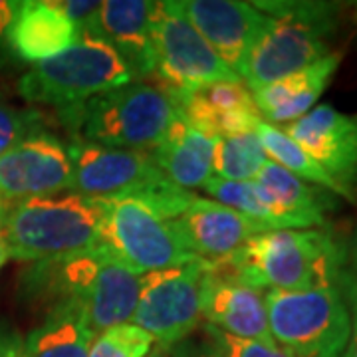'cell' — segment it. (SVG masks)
<instances>
[{
    "label": "cell",
    "mask_w": 357,
    "mask_h": 357,
    "mask_svg": "<svg viewBox=\"0 0 357 357\" xmlns=\"http://www.w3.org/2000/svg\"><path fill=\"white\" fill-rule=\"evenodd\" d=\"M20 294L46 312L54 307L77 310L98 335L131 324L139 274L100 244L74 255L30 262L20 276Z\"/></svg>",
    "instance_id": "cell-1"
},
{
    "label": "cell",
    "mask_w": 357,
    "mask_h": 357,
    "mask_svg": "<svg viewBox=\"0 0 357 357\" xmlns=\"http://www.w3.org/2000/svg\"><path fill=\"white\" fill-rule=\"evenodd\" d=\"M347 264V244L324 229L266 230L246 241L213 268L258 290H307L337 284Z\"/></svg>",
    "instance_id": "cell-2"
},
{
    "label": "cell",
    "mask_w": 357,
    "mask_h": 357,
    "mask_svg": "<svg viewBox=\"0 0 357 357\" xmlns=\"http://www.w3.org/2000/svg\"><path fill=\"white\" fill-rule=\"evenodd\" d=\"M58 115L76 141L143 153L153 151L178 119L169 91L147 82H129Z\"/></svg>",
    "instance_id": "cell-3"
},
{
    "label": "cell",
    "mask_w": 357,
    "mask_h": 357,
    "mask_svg": "<svg viewBox=\"0 0 357 357\" xmlns=\"http://www.w3.org/2000/svg\"><path fill=\"white\" fill-rule=\"evenodd\" d=\"M102 227V201L70 191L13 204L2 234L14 260L38 262L100 246Z\"/></svg>",
    "instance_id": "cell-4"
},
{
    "label": "cell",
    "mask_w": 357,
    "mask_h": 357,
    "mask_svg": "<svg viewBox=\"0 0 357 357\" xmlns=\"http://www.w3.org/2000/svg\"><path fill=\"white\" fill-rule=\"evenodd\" d=\"M270 16L246 62L244 84L250 91L264 88L326 58L337 8L326 2H255Z\"/></svg>",
    "instance_id": "cell-5"
},
{
    "label": "cell",
    "mask_w": 357,
    "mask_h": 357,
    "mask_svg": "<svg viewBox=\"0 0 357 357\" xmlns=\"http://www.w3.org/2000/svg\"><path fill=\"white\" fill-rule=\"evenodd\" d=\"M129 82L135 77L107 42L79 34L68 50L32 66L20 77L18 93L26 102L64 109Z\"/></svg>",
    "instance_id": "cell-6"
},
{
    "label": "cell",
    "mask_w": 357,
    "mask_h": 357,
    "mask_svg": "<svg viewBox=\"0 0 357 357\" xmlns=\"http://www.w3.org/2000/svg\"><path fill=\"white\" fill-rule=\"evenodd\" d=\"M274 342L298 357H344L351 318L337 284L307 290H266Z\"/></svg>",
    "instance_id": "cell-7"
},
{
    "label": "cell",
    "mask_w": 357,
    "mask_h": 357,
    "mask_svg": "<svg viewBox=\"0 0 357 357\" xmlns=\"http://www.w3.org/2000/svg\"><path fill=\"white\" fill-rule=\"evenodd\" d=\"M102 246L135 274L191 262L197 256L187 248L173 218L131 197L105 199Z\"/></svg>",
    "instance_id": "cell-8"
},
{
    "label": "cell",
    "mask_w": 357,
    "mask_h": 357,
    "mask_svg": "<svg viewBox=\"0 0 357 357\" xmlns=\"http://www.w3.org/2000/svg\"><path fill=\"white\" fill-rule=\"evenodd\" d=\"M213 262L195 258L178 266L139 276V294L131 324L153 337L157 347H171L191 337L201 326V294Z\"/></svg>",
    "instance_id": "cell-9"
},
{
    "label": "cell",
    "mask_w": 357,
    "mask_h": 357,
    "mask_svg": "<svg viewBox=\"0 0 357 357\" xmlns=\"http://www.w3.org/2000/svg\"><path fill=\"white\" fill-rule=\"evenodd\" d=\"M151 40L155 74L171 93H189L218 82H243L206 44L177 0L153 2Z\"/></svg>",
    "instance_id": "cell-10"
},
{
    "label": "cell",
    "mask_w": 357,
    "mask_h": 357,
    "mask_svg": "<svg viewBox=\"0 0 357 357\" xmlns=\"http://www.w3.org/2000/svg\"><path fill=\"white\" fill-rule=\"evenodd\" d=\"M68 151L74 167L72 192L88 199H145L169 183L155 165L153 157L143 151L114 149L76 139L68 145Z\"/></svg>",
    "instance_id": "cell-11"
},
{
    "label": "cell",
    "mask_w": 357,
    "mask_h": 357,
    "mask_svg": "<svg viewBox=\"0 0 357 357\" xmlns=\"http://www.w3.org/2000/svg\"><path fill=\"white\" fill-rule=\"evenodd\" d=\"M74 167L68 145L40 131L0 157V199L26 201L72 191Z\"/></svg>",
    "instance_id": "cell-12"
},
{
    "label": "cell",
    "mask_w": 357,
    "mask_h": 357,
    "mask_svg": "<svg viewBox=\"0 0 357 357\" xmlns=\"http://www.w3.org/2000/svg\"><path fill=\"white\" fill-rule=\"evenodd\" d=\"M280 129L357 203V115L321 103Z\"/></svg>",
    "instance_id": "cell-13"
},
{
    "label": "cell",
    "mask_w": 357,
    "mask_h": 357,
    "mask_svg": "<svg viewBox=\"0 0 357 357\" xmlns=\"http://www.w3.org/2000/svg\"><path fill=\"white\" fill-rule=\"evenodd\" d=\"M181 4L206 44L244 82L248 56L270 16L255 2L241 0H181Z\"/></svg>",
    "instance_id": "cell-14"
},
{
    "label": "cell",
    "mask_w": 357,
    "mask_h": 357,
    "mask_svg": "<svg viewBox=\"0 0 357 357\" xmlns=\"http://www.w3.org/2000/svg\"><path fill=\"white\" fill-rule=\"evenodd\" d=\"M169 96L175 102L178 117L213 139L255 133L264 121L244 82H218L189 93L169 91Z\"/></svg>",
    "instance_id": "cell-15"
},
{
    "label": "cell",
    "mask_w": 357,
    "mask_h": 357,
    "mask_svg": "<svg viewBox=\"0 0 357 357\" xmlns=\"http://www.w3.org/2000/svg\"><path fill=\"white\" fill-rule=\"evenodd\" d=\"M201 316L204 324L234 337L276 344L268 326L264 290L220 274L213 264L203 282Z\"/></svg>",
    "instance_id": "cell-16"
},
{
    "label": "cell",
    "mask_w": 357,
    "mask_h": 357,
    "mask_svg": "<svg viewBox=\"0 0 357 357\" xmlns=\"http://www.w3.org/2000/svg\"><path fill=\"white\" fill-rule=\"evenodd\" d=\"M178 234L192 255L206 262H218L234 255L252 236L266 232L264 227L243 217L213 199L195 197L175 218Z\"/></svg>",
    "instance_id": "cell-17"
},
{
    "label": "cell",
    "mask_w": 357,
    "mask_h": 357,
    "mask_svg": "<svg viewBox=\"0 0 357 357\" xmlns=\"http://www.w3.org/2000/svg\"><path fill=\"white\" fill-rule=\"evenodd\" d=\"M256 189L272 211L276 229H319L335 211L337 197L298 178L268 159L255 177Z\"/></svg>",
    "instance_id": "cell-18"
},
{
    "label": "cell",
    "mask_w": 357,
    "mask_h": 357,
    "mask_svg": "<svg viewBox=\"0 0 357 357\" xmlns=\"http://www.w3.org/2000/svg\"><path fill=\"white\" fill-rule=\"evenodd\" d=\"M151 14L153 2L147 0H103L91 32L117 52L135 82L155 74Z\"/></svg>",
    "instance_id": "cell-19"
},
{
    "label": "cell",
    "mask_w": 357,
    "mask_h": 357,
    "mask_svg": "<svg viewBox=\"0 0 357 357\" xmlns=\"http://www.w3.org/2000/svg\"><path fill=\"white\" fill-rule=\"evenodd\" d=\"M342 64V54L332 52L316 64L300 72L284 76L264 88L252 91L255 103L262 119L270 126H288L304 117L316 107L319 96L330 86L337 68Z\"/></svg>",
    "instance_id": "cell-20"
},
{
    "label": "cell",
    "mask_w": 357,
    "mask_h": 357,
    "mask_svg": "<svg viewBox=\"0 0 357 357\" xmlns=\"http://www.w3.org/2000/svg\"><path fill=\"white\" fill-rule=\"evenodd\" d=\"M76 38V24L68 18L60 2L50 0L22 2L8 32L14 54L30 64H40L62 54Z\"/></svg>",
    "instance_id": "cell-21"
},
{
    "label": "cell",
    "mask_w": 357,
    "mask_h": 357,
    "mask_svg": "<svg viewBox=\"0 0 357 357\" xmlns=\"http://www.w3.org/2000/svg\"><path fill=\"white\" fill-rule=\"evenodd\" d=\"M215 141L217 139L192 129L178 117L165 139L153 151H149V155L153 157L159 171L177 187L187 191L195 187L203 189L204 183L215 175Z\"/></svg>",
    "instance_id": "cell-22"
},
{
    "label": "cell",
    "mask_w": 357,
    "mask_h": 357,
    "mask_svg": "<svg viewBox=\"0 0 357 357\" xmlns=\"http://www.w3.org/2000/svg\"><path fill=\"white\" fill-rule=\"evenodd\" d=\"M96 333L72 307H54L24 337L28 357H88Z\"/></svg>",
    "instance_id": "cell-23"
},
{
    "label": "cell",
    "mask_w": 357,
    "mask_h": 357,
    "mask_svg": "<svg viewBox=\"0 0 357 357\" xmlns=\"http://www.w3.org/2000/svg\"><path fill=\"white\" fill-rule=\"evenodd\" d=\"M256 135H258V139L262 141V147H264L270 161L284 167L288 173H292L298 178L310 183V185H316L319 189H326V191H330L335 197H342L345 201H349L347 192L290 135H286L280 128L262 121L256 128Z\"/></svg>",
    "instance_id": "cell-24"
},
{
    "label": "cell",
    "mask_w": 357,
    "mask_h": 357,
    "mask_svg": "<svg viewBox=\"0 0 357 357\" xmlns=\"http://www.w3.org/2000/svg\"><path fill=\"white\" fill-rule=\"evenodd\" d=\"M266 161L268 155L256 131L215 141V177L227 181H255Z\"/></svg>",
    "instance_id": "cell-25"
},
{
    "label": "cell",
    "mask_w": 357,
    "mask_h": 357,
    "mask_svg": "<svg viewBox=\"0 0 357 357\" xmlns=\"http://www.w3.org/2000/svg\"><path fill=\"white\" fill-rule=\"evenodd\" d=\"M203 189L213 197V201L241 213L243 217L255 220L256 225L266 230H278L274 215L256 189L255 181H227L213 175L204 183Z\"/></svg>",
    "instance_id": "cell-26"
},
{
    "label": "cell",
    "mask_w": 357,
    "mask_h": 357,
    "mask_svg": "<svg viewBox=\"0 0 357 357\" xmlns=\"http://www.w3.org/2000/svg\"><path fill=\"white\" fill-rule=\"evenodd\" d=\"M153 337L133 324L115 326L98 333L88 357H147L153 349Z\"/></svg>",
    "instance_id": "cell-27"
},
{
    "label": "cell",
    "mask_w": 357,
    "mask_h": 357,
    "mask_svg": "<svg viewBox=\"0 0 357 357\" xmlns=\"http://www.w3.org/2000/svg\"><path fill=\"white\" fill-rule=\"evenodd\" d=\"M44 117L34 109H18L8 103H0V157L30 135L40 133Z\"/></svg>",
    "instance_id": "cell-28"
},
{
    "label": "cell",
    "mask_w": 357,
    "mask_h": 357,
    "mask_svg": "<svg viewBox=\"0 0 357 357\" xmlns=\"http://www.w3.org/2000/svg\"><path fill=\"white\" fill-rule=\"evenodd\" d=\"M204 337L215 345L218 354L222 357H298L292 351L284 349L280 345H270L256 342V340H244V337H234L229 333L220 332L217 328L203 324Z\"/></svg>",
    "instance_id": "cell-29"
},
{
    "label": "cell",
    "mask_w": 357,
    "mask_h": 357,
    "mask_svg": "<svg viewBox=\"0 0 357 357\" xmlns=\"http://www.w3.org/2000/svg\"><path fill=\"white\" fill-rule=\"evenodd\" d=\"M337 286L344 292L345 302L349 307V318H351V330H349V340H347L344 357H357V276L354 272L345 270Z\"/></svg>",
    "instance_id": "cell-30"
},
{
    "label": "cell",
    "mask_w": 357,
    "mask_h": 357,
    "mask_svg": "<svg viewBox=\"0 0 357 357\" xmlns=\"http://www.w3.org/2000/svg\"><path fill=\"white\" fill-rule=\"evenodd\" d=\"M171 357H222L218 354V349L211 344L206 337H199V340H183L181 344L169 349Z\"/></svg>",
    "instance_id": "cell-31"
},
{
    "label": "cell",
    "mask_w": 357,
    "mask_h": 357,
    "mask_svg": "<svg viewBox=\"0 0 357 357\" xmlns=\"http://www.w3.org/2000/svg\"><path fill=\"white\" fill-rule=\"evenodd\" d=\"M0 357H28L24 337L10 328H0Z\"/></svg>",
    "instance_id": "cell-32"
},
{
    "label": "cell",
    "mask_w": 357,
    "mask_h": 357,
    "mask_svg": "<svg viewBox=\"0 0 357 357\" xmlns=\"http://www.w3.org/2000/svg\"><path fill=\"white\" fill-rule=\"evenodd\" d=\"M20 4L18 0H0V42H8V32L13 28L14 18L20 10Z\"/></svg>",
    "instance_id": "cell-33"
},
{
    "label": "cell",
    "mask_w": 357,
    "mask_h": 357,
    "mask_svg": "<svg viewBox=\"0 0 357 357\" xmlns=\"http://www.w3.org/2000/svg\"><path fill=\"white\" fill-rule=\"evenodd\" d=\"M347 262L351 264V270L357 276V227L354 230V236H351V243L347 246Z\"/></svg>",
    "instance_id": "cell-34"
},
{
    "label": "cell",
    "mask_w": 357,
    "mask_h": 357,
    "mask_svg": "<svg viewBox=\"0 0 357 357\" xmlns=\"http://www.w3.org/2000/svg\"><path fill=\"white\" fill-rule=\"evenodd\" d=\"M10 258H13V256H10V246H8L4 234H2V230H0V268L4 266Z\"/></svg>",
    "instance_id": "cell-35"
},
{
    "label": "cell",
    "mask_w": 357,
    "mask_h": 357,
    "mask_svg": "<svg viewBox=\"0 0 357 357\" xmlns=\"http://www.w3.org/2000/svg\"><path fill=\"white\" fill-rule=\"evenodd\" d=\"M10 206H13L10 203H6V201H0V230H2V227H4V220H6V217H8V211H10Z\"/></svg>",
    "instance_id": "cell-36"
},
{
    "label": "cell",
    "mask_w": 357,
    "mask_h": 357,
    "mask_svg": "<svg viewBox=\"0 0 357 357\" xmlns=\"http://www.w3.org/2000/svg\"><path fill=\"white\" fill-rule=\"evenodd\" d=\"M147 357H171V356H169V351H165V349H161V347H157V345H155Z\"/></svg>",
    "instance_id": "cell-37"
},
{
    "label": "cell",
    "mask_w": 357,
    "mask_h": 357,
    "mask_svg": "<svg viewBox=\"0 0 357 357\" xmlns=\"http://www.w3.org/2000/svg\"><path fill=\"white\" fill-rule=\"evenodd\" d=\"M0 201H2V199H0Z\"/></svg>",
    "instance_id": "cell-38"
}]
</instances>
